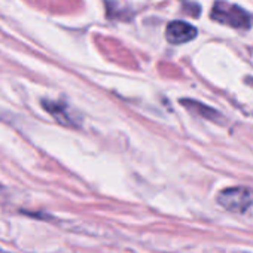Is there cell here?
<instances>
[{"label": "cell", "instance_id": "3", "mask_svg": "<svg viewBox=\"0 0 253 253\" xmlns=\"http://www.w3.org/2000/svg\"><path fill=\"white\" fill-rule=\"evenodd\" d=\"M166 38L173 45H182L197 38V29L185 21H171L167 26Z\"/></svg>", "mask_w": 253, "mask_h": 253}, {"label": "cell", "instance_id": "1", "mask_svg": "<svg viewBox=\"0 0 253 253\" xmlns=\"http://www.w3.org/2000/svg\"><path fill=\"white\" fill-rule=\"evenodd\" d=\"M210 17L213 21L229 26L232 29H249L252 20L243 8L226 2H216L211 8Z\"/></svg>", "mask_w": 253, "mask_h": 253}, {"label": "cell", "instance_id": "5", "mask_svg": "<svg viewBox=\"0 0 253 253\" xmlns=\"http://www.w3.org/2000/svg\"><path fill=\"white\" fill-rule=\"evenodd\" d=\"M42 106L45 107L46 112H49L60 124L73 126L75 125V118L69 113V109L66 104L58 103V101H51V100H43Z\"/></svg>", "mask_w": 253, "mask_h": 253}, {"label": "cell", "instance_id": "2", "mask_svg": "<svg viewBox=\"0 0 253 253\" xmlns=\"http://www.w3.org/2000/svg\"><path fill=\"white\" fill-rule=\"evenodd\" d=\"M217 203L231 213H244L253 206V189L247 186H232L217 195Z\"/></svg>", "mask_w": 253, "mask_h": 253}, {"label": "cell", "instance_id": "4", "mask_svg": "<svg viewBox=\"0 0 253 253\" xmlns=\"http://www.w3.org/2000/svg\"><path fill=\"white\" fill-rule=\"evenodd\" d=\"M180 103L192 113L201 116V118H206L207 121H211V122H216V124H225V116L222 113H219L216 109L210 107V106H206L197 100H189V98H183L180 100Z\"/></svg>", "mask_w": 253, "mask_h": 253}]
</instances>
